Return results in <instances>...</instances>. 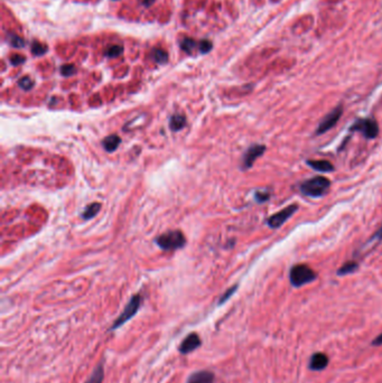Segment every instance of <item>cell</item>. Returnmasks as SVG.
Masks as SVG:
<instances>
[{"label":"cell","mask_w":382,"mask_h":383,"mask_svg":"<svg viewBox=\"0 0 382 383\" xmlns=\"http://www.w3.org/2000/svg\"><path fill=\"white\" fill-rule=\"evenodd\" d=\"M212 48H213V44L212 42L209 41V39H203V41H201L199 43V49L202 54L209 53Z\"/></svg>","instance_id":"cb8c5ba5"},{"label":"cell","mask_w":382,"mask_h":383,"mask_svg":"<svg viewBox=\"0 0 382 383\" xmlns=\"http://www.w3.org/2000/svg\"><path fill=\"white\" fill-rule=\"evenodd\" d=\"M155 0H142V4L145 6V7H149L150 5L154 4Z\"/></svg>","instance_id":"f546056e"},{"label":"cell","mask_w":382,"mask_h":383,"mask_svg":"<svg viewBox=\"0 0 382 383\" xmlns=\"http://www.w3.org/2000/svg\"><path fill=\"white\" fill-rule=\"evenodd\" d=\"M179 45H181V48L183 50H185V52H186V53L190 54V53L193 52L194 47L196 46V42L194 41V39H192V38L186 37V38L183 39V41L181 42V44H179Z\"/></svg>","instance_id":"ffe728a7"},{"label":"cell","mask_w":382,"mask_h":383,"mask_svg":"<svg viewBox=\"0 0 382 383\" xmlns=\"http://www.w3.org/2000/svg\"><path fill=\"white\" fill-rule=\"evenodd\" d=\"M122 52L123 47L120 46V45H112V46L105 50V56H108V58H117V56H120Z\"/></svg>","instance_id":"7402d4cb"},{"label":"cell","mask_w":382,"mask_h":383,"mask_svg":"<svg viewBox=\"0 0 382 383\" xmlns=\"http://www.w3.org/2000/svg\"><path fill=\"white\" fill-rule=\"evenodd\" d=\"M317 278L316 272L314 270L307 266V264H295L294 267H291L289 272V280L290 284L293 285L296 288L298 287H303L310 283H313L314 280Z\"/></svg>","instance_id":"7a4b0ae2"},{"label":"cell","mask_w":382,"mask_h":383,"mask_svg":"<svg viewBox=\"0 0 382 383\" xmlns=\"http://www.w3.org/2000/svg\"><path fill=\"white\" fill-rule=\"evenodd\" d=\"M156 243L158 244L160 249L165 251L170 250H176L181 249L186 243V239H185L184 234L178 230L168 231V232L159 235L156 239Z\"/></svg>","instance_id":"3957f363"},{"label":"cell","mask_w":382,"mask_h":383,"mask_svg":"<svg viewBox=\"0 0 382 383\" xmlns=\"http://www.w3.org/2000/svg\"><path fill=\"white\" fill-rule=\"evenodd\" d=\"M215 376L211 371L202 370L190 374L187 380V383H214Z\"/></svg>","instance_id":"8fae6325"},{"label":"cell","mask_w":382,"mask_h":383,"mask_svg":"<svg viewBox=\"0 0 382 383\" xmlns=\"http://www.w3.org/2000/svg\"><path fill=\"white\" fill-rule=\"evenodd\" d=\"M7 41L11 45V46L16 47V48H21V47L25 46L24 39L19 37L18 35H15V34H8Z\"/></svg>","instance_id":"d6986e66"},{"label":"cell","mask_w":382,"mask_h":383,"mask_svg":"<svg viewBox=\"0 0 382 383\" xmlns=\"http://www.w3.org/2000/svg\"><path fill=\"white\" fill-rule=\"evenodd\" d=\"M358 268H359V263H357L356 261H349V262L344 263L343 266H342L338 270V275L339 276L350 275V273H353L354 271H357Z\"/></svg>","instance_id":"e0dca14e"},{"label":"cell","mask_w":382,"mask_h":383,"mask_svg":"<svg viewBox=\"0 0 382 383\" xmlns=\"http://www.w3.org/2000/svg\"><path fill=\"white\" fill-rule=\"evenodd\" d=\"M297 210H298V205H297V204L288 205L287 207L283 208V210H280L279 212L275 213L274 215L269 217L268 221H267V224L271 229H278V228L282 227L283 224L287 222L288 220L297 212Z\"/></svg>","instance_id":"8992f818"},{"label":"cell","mask_w":382,"mask_h":383,"mask_svg":"<svg viewBox=\"0 0 382 383\" xmlns=\"http://www.w3.org/2000/svg\"><path fill=\"white\" fill-rule=\"evenodd\" d=\"M25 56L22 55H19V54H16V55H13L10 58V63L13 65H20L22 63H25Z\"/></svg>","instance_id":"83f0119b"},{"label":"cell","mask_w":382,"mask_h":383,"mask_svg":"<svg viewBox=\"0 0 382 383\" xmlns=\"http://www.w3.org/2000/svg\"><path fill=\"white\" fill-rule=\"evenodd\" d=\"M104 378V370L102 364H98L97 368L94 369L92 374L90 375V378L86 383H102Z\"/></svg>","instance_id":"9a60e30c"},{"label":"cell","mask_w":382,"mask_h":383,"mask_svg":"<svg viewBox=\"0 0 382 383\" xmlns=\"http://www.w3.org/2000/svg\"><path fill=\"white\" fill-rule=\"evenodd\" d=\"M373 346H381L382 345V333L379 334L375 339L372 341Z\"/></svg>","instance_id":"f1b7e54d"},{"label":"cell","mask_w":382,"mask_h":383,"mask_svg":"<svg viewBox=\"0 0 382 383\" xmlns=\"http://www.w3.org/2000/svg\"><path fill=\"white\" fill-rule=\"evenodd\" d=\"M331 187V181L328 177L315 176L303 182L299 186L301 193L308 197H322L328 194Z\"/></svg>","instance_id":"6da1fadb"},{"label":"cell","mask_w":382,"mask_h":383,"mask_svg":"<svg viewBox=\"0 0 382 383\" xmlns=\"http://www.w3.org/2000/svg\"><path fill=\"white\" fill-rule=\"evenodd\" d=\"M255 199L258 203H265L270 199V194L268 192H257L255 195Z\"/></svg>","instance_id":"4316f807"},{"label":"cell","mask_w":382,"mask_h":383,"mask_svg":"<svg viewBox=\"0 0 382 383\" xmlns=\"http://www.w3.org/2000/svg\"><path fill=\"white\" fill-rule=\"evenodd\" d=\"M342 115H343V106L339 105L334 108L329 115L324 117V119L319 123L316 129V134H323L331 130L339 122Z\"/></svg>","instance_id":"52a82bcc"},{"label":"cell","mask_w":382,"mask_h":383,"mask_svg":"<svg viewBox=\"0 0 382 383\" xmlns=\"http://www.w3.org/2000/svg\"><path fill=\"white\" fill-rule=\"evenodd\" d=\"M153 59L155 60L156 63L165 64V63H167V61H168V54L165 52L164 49L155 48L153 50Z\"/></svg>","instance_id":"ac0fdd59"},{"label":"cell","mask_w":382,"mask_h":383,"mask_svg":"<svg viewBox=\"0 0 382 383\" xmlns=\"http://www.w3.org/2000/svg\"><path fill=\"white\" fill-rule=\"evenodd\" d=\"M350 130L361 132L367 139H374L379 134V125L374 119H359L351 126Z\"/></svg>","instance_id":"5b68a950"},{"label":"cell","mask_w":382,"mask_h":383,"mask_svg":"<svg viewBox=\"0 0 382 383\" xmlns=\"http://www.w3.org/2000/svg\"><path fill=\"white\" fill-rule=\"evenodd\" d=\"M375 236H377L378 239H382V228L379 230V232L375 234Z\"/></svg>","instance_id":"4dcf8cb0"},{"label":"cell","mask_w":382,"mask_h":383,"mask_svg":"<svg viewBox=\"0 0 382 383\" xmlns=\"http://www.w3.org/2000/svg\"><path fill=\"white\" fill-rule=\"evenodd\" d=\"M307 165L312 167L314 171H316L318 173H331L334 171V166L332 165V162H330L329 160H324V159H316V160H307Z\"/></svg>","instance_id":"7c38bea8"},{"label":"cell","mask_w":382,"mask_h":383,"mask_svg":"<svg viewBox=\"0 0 382 383\" xmlns=\"http://www.w3.org/2000/svg\"><path fill=\"white\" fill-rule=\"evenodd\" d=\"M121 144V139L119 136L117 134H110V136L105 137L102 142L103 148L108 151V153H114L119 147V145Z\"/></svg>","instance_id":"4fadbf2b"},{"label":"cell","mask_w":382,"mask_h":383,"mask_svg":"<svg viewBox=\"0 0 382 383\" xmlns=\"http://www.w3.org/2000/svg\"><path fill=\"white\" fill-rule=\"evenodd\" d=\"M329 362H330V360L326 354L318 352L312 355L310 364H308L310 367L308 368H310L312 371H322L328 368Z\"/></svg>","instance_id":"30bf717a"},{"label":"cell","mask_w":382,"mask_h":383,"mask_svg":"<svg viewBox=\"0 0 382 383\" xmlns=\"http://www.w3.org/2000/svg\"><path fill=\"white\" fill-rule=\"evenodd\" d=\"M34 84H35V82H34L30 76L21 77L20 80L18 81V86H19V88H21L22 90H25V91H28V90L33 89Z\"/></svg>","instance_id":"603a6c76"},{"label":"cell","mask_w":382,"mask_h":383,"mask_svg":"<svg viewBox=\"0 0 382 383\" xmlns=\"http://www.w3.org/2000/svg\"><path fill=\"white\" fill-rule=\"evenodd\" d=\"M75 72H76L75 66L72 64H65L61 67V73H62V75H64V76H71L73 74H75Z\"/></svg>","instance_id":"484cf974"},{"label":"cell","mask_w":382,"mask_h":383,"mask_svg":"<svg viewBox=\"0 0 382 383\" xmlns=\"http://www.w3.org/2000/svg\"><path fill=\"white\" fill-rule=\"evenodd\" d=\"M100 207L101 205L99 204V203H91V204L86 207V210H84V212L82 213V217L84 220H90L94 217L99 213Z\"/></svg>","instance_id":"2e32d148"},{"label":"cell","mask_w":382,"mask_h":383,"mask_svg":"<svg viewBox=\"0 0 382 383\" xmlns=\"http://www.w3.org/2000/svg\"><path fill=\"white\" fill-rule=\"evenodd\" d=\"M201 344H202V342H201L200 335L196 333H190L182 341L181 345L178 346V351L179 353L184 354L185 355V354L192 353L195 350H198V348L201 346Z\"/></svg>","instance_id":"9c48e42d"},{"label":"cell","mask_w":382,"mask_h":383,"mask_svg":"<svg viewBox=\"0 0 382 383\" xmlns=\"http://www.w3.org/2000/svg\"><path fill=\"white\" fill-rule=\"evenodd\" d=\"M237 289H238V285H234L233 287H231V288H229V289H228L226 292H224V294L221 296L220 300H219V305H222V304L226 303V302L229 299V298L231 297V296L234 294L235 290H237Z\"/></svg>","instance_id":"d4e9b609"},{"label":"cell","mask_w":382,"mask_h":383,"mask_svg":"<svg viewBox=\"0 0 382 383\" xmlns=\"http://www.w3.org/2000/svg\"><path fill=\"white\" fill-rule=\"evenodd\" d=\"M140 304H142V296L140 295H133L131 297V299L129 300L127 304V306L123 309V312L120 314V316L118 317L115 323L112 324L110 327V331H115L117 329H119L120 326L123 324H126L129 319H131L134 315L137 314L140 308Z\"/></svg>","instance_id":"277c9868"},{"label":"cell","mask_w":382,"mask_h":383,"mask_svg":"<svg viewBox=\"0 0 382 383\" xmlns=\"http://www.w3.org/2000/svg\"><path fill=\"white\" fill-rule=\"evenodd\" d=\"M266 151V146L263 145H252L249 147V149L245 151L242 158V168L243 170H249L254 166L255 161L260 158Z\"/></svg>","instance_id":"ba28073f"},{"label":"cell","mask_w":382,"mask_h":383,"mask_svg":"<svg viewBox=\"0 0 382 383\" xmlns=\"http://www.w3.org/2000/svg\"><path fill=\"white\" fill-rule=\"evenodd\" d=\"M186 126V118L184 115L175 114L171 117L170 127L173 131H178Z\"/></svg>","instance_id":"5bb4252c"},{"label":"cell","mask_w":382,"mask_h":383,"mask_svg":"<svg viewBox=\"0 0 382 383\" xmlns=\"http://www.w3.org/2000/svg\"><path fill=\"white\" fill-rule=\"evenodd\" d=\"M48 47L39 42H34L32 45V53L36 56H42L47 52Z\"/></svg>","instance_id":"44dd1931"}]
</instances>
